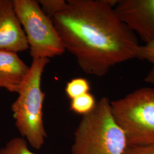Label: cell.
<instances>
[{
  "mask_svg": "<svg viewBox=\"0 0 154 154\" xmlns=\"http://www.w3.org/2000/svg\"><path fill=\"white\" fill-rule=\"evenodd\" d=\"M124 154H154V142L143 146H127Z\"/></svg>",
  "mask_w": 154,
  "mask_h": 154,
  "instance_id": "14",
  "label": "cell"
},
{
  "mask_svg": "<svg viewBox=\"0 0 154 154\" xmlns=\"http://www.w3.org/2000/svg\"><path fill=\"white\" fill-rule=\"evenodd\" d=\"M116 123L123 131L127 146L154 142V87L137 88L111 102Z\"/></svg>",
  "mask_w": 154,
  "mask_h": 154,
  "instance_id": "4",
  "label": "cell"
},
{
  "mask_svg": "<svg viewBox=\"0 0 154 154\" xmlns=\"http://www.w3.org/2000/svg\"><path fill=\"white\" fill-rule=\"evenodd\" d=\"M119 20L144 44L154 42V0H116Z\"/></svg>",
  "mask_w": 154,
  "mask_h": 154,
  "instance_id": "6",
  "label": "cell"
},
{
  "mask_svg": "<svg viewBox=\"0 0 154 154\" xmlns=\"http://www.w3.org/2000/svg\"><path fill=\"white\" fill-rule=\"evenodd\" d=\"M29 69L16 53L0 50V88L18 93Z\"/></svg>",
  "mask_w": 154,
  "mask_h": 154,
  "instance_id": "8",
  "label": "cell"
},
{
  "mask_svg": "<svg viewBox=\"0 0 154 154\" xmlns=\"http://www.w3.org/2000/svg\"><path fill=\"white\" fill-rule=\"evenodd\" d=\"M116 0H68L51 20L65 51L85 73L105 75L114 66L137 58L136 35L119 20Z\"/></svg>",
  "mask_w": 154,
  "mask_h": 154,
  "instance_id": "1",
  "label": "cell"
},
{
  "mask_svg": "<svg viewBox=\"0 0 154 154\" xmlns=\"http://www.w3.org/2000/svg\"><path fill=\"white\" fill-rule=\"evenodd\" d=\"M127 147L125 135L112 114L111 101L103 97L83 116L74 132L72 154H124Z\"/></svg>",
  "mask_w": 154,
  "mask_h": 154,
  "instance_id": "2",
  "label": "cell"
},
{
  "mask_svg": "<svg viewBox=\"0 0 154 154\" xmlns=\"http://www.w3.org/2000/svg\"><path fill=\"white\" fill-rule=\"evenodd\" d=\"M90 84L88 79L83 78H76L66 84L65 92L67 96L72 100L90 93Z\"/></svg>",
  "mask_w": 154,
  "mask_h": 154,
  "instance_id": "11",
  "label": "cell"
},
{
  "mask_svg": "<svg viewBox=\"0 0 154 154\" xmlns=\"http://www.w3.org/2000/svg\"><path fill=\"white\" fill-rule=\"evenodd\" d=\"M33 59L59 56L65 49L51 18L34 0H12Z\"/></svg>",
  "mask_w": 154,
  "mask_h": 154,
  "instance_id": "5",
  "label": "cell"
},
{
  "mask_svg": "<svg viewBox=\"0 0 154 154\" xmlns=\"http://www.w3.org/2000/svg\"><path fill=\"white\" fill-rule=\"evenodd\" d=\"M29 49L13 1L0 0V50L17 53Z\"/></svg>",
  "mask_w": 154,
  "mask_h": 154,
  "instance_id": "7",
  "label": "cell"
},
{
  "mask_svg": "<svg viewBox=\"0 0 154 154\" xmlns=\"http://www.w3.org/2000/svg\"><path fill=\"white\" fill-rule=\"evenodd\" d=\"M96 104L97 102L93 95L88 93L72 99L70 109L76 114L85 116L94 110Z\"/></svg>",
  "mask_w": 154,
  "mask_h": 154,
  "instance_id": "9",
  "label": "cell"
},
{
  "mask_svg": "<svg viewBox=\"0 0 154 154\" xmlns=\"http://www.w3.org/2000/svg\"><path fill=\"white\" fill-rule=\"evenodd\" d=\"M38 2L42 11L50 18L62 11L67 4L65 0H39Z\"/></svg>",
  "mask_w": 154,
  "mask_h": 154,
  "instance_id": "13",
  "label": "cell"
},
{
  "mask_svg": "<svg viewBox=\"0 0 154 154\" xmlns=\"http://www.w3.org/2000/svg\"><path fill=\"white\" fill-rule=\"evenodd\" d=\"M137 59L147 61L151 65V69L144 78V81L154 85V42L140 45Z\"/></svg>",
  "mask_w": 154,
  "mask_h": 154,
  "instance_id": "10",
  "label": "cell"
},
{
  "mask_svg": "<svg viewBox=\"0 0 154 154\" xmlns=\"http://www.w3.org/2000/svg\"><path fill=\"white\" fill-rule=\"evenodd\" d=\"M49 59H33L28 75L11 105L16 126L23 138L36 149L44 144L47 134L43 120L45 94L41 88V78Z\"/></svg>",
  "mask_w": 154,
  "mask_h": 154,
  "instance_id": "3",
  "label": "cell"
},
{
  "mask_svg": "<svg viewBox=\"0 0 154 154\" xmlns=\"http://www.w3.org/2000/svg\"><path fill=\"white\" fill-rule=\"evenodd\" d=\"M0 154H35L28 148L27 141L23 138H15L10 140L0 149Z\"/></svg>",
  "mask_w": 154,
  "mask_h": 154,
  "instance_id": "12",
  "label": "cell"
}]
</instances>
